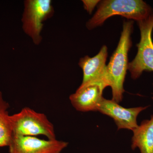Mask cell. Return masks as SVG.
Returning <instances> with one entry per match:
<instances>
[{
    "mask_svg": "<svg viewBox=\"0 0 153 153\" xmlns=\"http://www.w3.org/2000/svg\"><path fill=\"white\" fill-rule=\"evenodd\" d=\"M149 106L126 108L112 100L103 97L99 105L97 111L112 118L118 129H126L133 131L139 126L137 122L138 116Z\"/></svg>",
    "mask_w": 153,
    "mask_h": 153,
    "instance_id": "52a82bcc",
    "label": "cell"
},
{
    "mask_svg": "<svg viewBox=\"0 0 153 153\" xmlns=\"http://www.w3.org/2000/svg\"><path fill=\"white\" fill-rule=\"evenodd\" d=\"M137 22L140 39L137 44V55L128 66L131 78L134 79L140 77L143 71H153V12L146 19Z\"/></svg>",
    "mask_w": 153,
    "mask_h": 153,
    "instance_id": "5b68a950",
    "label": "cell"
},
{
    "mask_svg": "<svg viewBox=\"0 0 153 153\" xmlns=\"http://www.w3.org/2000/svg\"><path fill=\"white\" fill-rule=\"evenodd\" d=\"M152 99L153 100V96L152 97Z\"/></svg>",
    "mask_w": 153,
    "mask_h": 153,
    "instance_id": "4fadbf2b",
    "label": "cell"
},
{
    "mask_svg": "<svg viewBox=\"0 0 153 153\" xmlns=\"http://www.w3.org/2000/svg\"><path fill=\"white\" fill-rule=\"evenodd\" d=\"M13 134L23 136L44 135L56 139L55 127L47 116L29 107H25L10 115Z\"/></svg>",
    "mask_w": 153,
    "mask_h": 153,
    "instance_id": "3957f363",
    "label": "cell"
},
{
    "mask_svg": "<svg viewBox=\"0 0 153 153\" xmlns=\"http://www.w3.org/2000/svg\"><path fill=\"white\" fill-rule=\"evenodd\" d=\"M107 56V47L104 45L94 57L85 56L79 60L78 65L83 71V79L79 86L94 83H101L105 88L108 86L106 76Z\"/></svg>",
    "mask_w": 153,
    "mask_h": 153,
    "instance_id": "ba28073f",
    "label": "cell"
},
{
    "mask_svg": "<svg viewBox=\"0 0 153 153\" xmlns=\"http://www.w3.org/2000/svg\"><path fill=\"white\" fill-rule=\"evenodd\" d=\"M68 145L67 142L57 139L13 134L8 147L10 153H61Z\"/></svg>",
    "mask_w": 153,
    "mask_h": 153,
    "instance_id": "8992f818",
    "label": "cell"
},
{
    "mask_svg": "<svg viewBox=\"0 0 153 153\" xmlns=\"http://www.w3.org/2000/svg\"><path fill=\"white\" fill-rule=\"evenodd\" d=\"M100 1L98 0H83V3L84 9L87 11L88 13L91 14L92 11L94 10L96 6L98 5L100 2Z\"/></svg>",
    "mask_w": 153,
    "mask_h": 153,
    "instance_id": "7c38bea8",
    "label": "cell"
},
{
    "mask_svg": "<svg viewBox=\"0 0 153 153\" xmlns=\"http://www.w3.org/2000/svg\"><path fill=\"white\" fill-rule=\"evenodd\" d=\"M152 9L142 0H105L100 1L93 17L86 23L88 30L103 25L110 17L119 16L137 22L146 19Z\"/></svg>",
    "mask_w": 153,
    "mask_h": 153,
    "instance_id": "7a4b0ae2",
    "label": "cell"
},
{
    "mask_svg": "<svg viewBox=\"0 0 153 153\" xmlns=\"http://www.w3.org/2000/svg\"><path fill=\"white\" fill-rule=\"evenodd\" d=\"M133 132L132 149L137 148L140 153H153V114L150 119L143 121Z\"/></svg>",
    "mask_w": 153,
    "mask_h": 153,
    "instance_id": "30bf717a",
    "label": "cell"
},
{
    "mask_svg": "<svg viewBox=\"0 0 153 153\" xmlns=\"http://www.w3.org/2000/svg\"><path fill=\"white\" fill-rule=\"evenodd\" d=\"M52 3L50 0H27L24 2L22 28L36 45L42 41L43 22L54 15Z\"/></svg>",
    "mask_w": 153,
    "mask_h": 153,
    "instance_id": "277c9868",
    "label": "cell"
},
{
    "mask_svg": "<svg viewBox=\"0 0 153 153\" xmlns=\"http://www.w3.org/2000/svg\"></svg>",
    "mask_w": 153,
    "mask_h": 153,
    "instance_id": "5bb4252c",
    "label": "cell"
},
{
    "mask_svg": "<svg viewBox=\"0 0 153 153\" xmlns=\"http://www.w3.org/2000/svg\"><path fill=\"white\" fill-rule=\"evenodd\" d=\"M133 24L132 20L123 22L117 47L106 66V80L112 90V100L118 103L122 101L125 91L124 82L128 70V53L132 45Z\"/></svg>",
    "mask_w": 153,
    "mask_h": 153,
    "instance_id": "6da1fadb",
    "label": "cell"
},
{
    "mask_svg": "<svg viewBox=\"0 0 153 153\" xmlns=\"http://www.w3.org/2000/svg\"><path fill=\"white\" fill-rule=\"evenodd\" d=\"M9 108L10 105L0 91V147L8 146L13 135Z\"/></svg>",
    "mask_w": 153,
    "mask_h": 153,
    "instance_id": "8fae6325",
    "label": "cell"
},
{
    "mask_svg": "<svg viewBox=\"0 0 153 153\" xmlns=\"http://www.w3.org/2000/svg\"><path fill=\"white\" fill-rule=\"evenodd\" d=\"M105 87L101 83H94L79 86L69 100L73 107L81 112L97 111L99 105L103 98L102 93Z\"/></svg>",
    "mask_w": 153,
    "mask_h": 153,
    "instance_id": "9c48e42d",
    "label": "cell"
}]
</instances>
